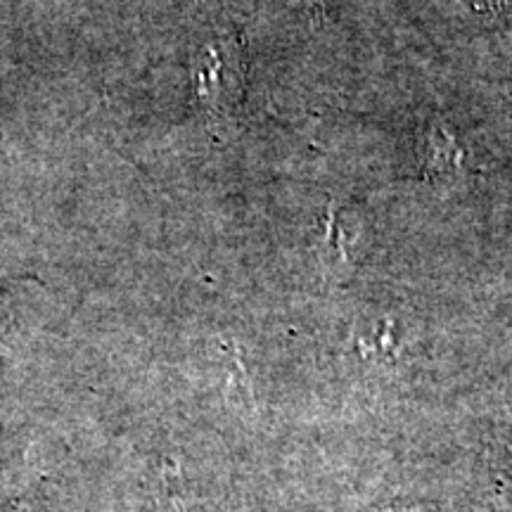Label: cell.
I'll use <instances>...</instances> for the list:
<instances>
[{
  "mask_svg": "<svg viewBox=\"0 0 512 512\" xmlns=\"http://www.w3.org/2000/svg\"><path fill=\"white\" fill-rule=\"evenodd\" d=\"M292 8L306 12V15L320 17L325 12V0H287Z\"/></svg>",
  "mask_w": 512,
  "mask_h": 512,
  "instance_id": "cell-4",
  "label": "cell"
},
{
  "mask_svg": "<svg viewBox=\"0 0 512 512\" xmlns=\"http://www.w3.org/2000/svg\"><path fill=\"white\" fill-rule=\"evenodd\" d=\"M425 164L437 176L453 174L463 164V152H460L458 138L441 121H434L425 133Z\"/></svg>",
  "mask_w": 512,
  "mask_h": 512,
  "instance_id": "cell-2",
  "label": "cell"
},
{
  "mask_svg": "<svg viewBox=\"0 0 512 512\" xmlns=\"http://www.w3.org/2000/svg\"><path fill=\"white\" fill-rule=\"evenodd\" d=\"M446 8L460 12L467 17H498L508 8L510 0H439Z\"/></svg>",
  "mask_w": 512,
  "mask_h": 512,
  "instance_id": "cell-3",
  "label": "cell"
},
{
  "mask_svg": "<svg viewBox=\"0 0 512 512\" xmlns=\"http://www.w3.org/2000/svg\"><path fill=\"white\" fill-rule=\"evenodd\" d=\"M192 93L204 110L228 117L242 105L247 86L245 48L235 34H216L190 60Z\"/></svg>",
  "mask_w": 512,
  "mask_h": 512,
  "instance_id": "cell-1",
  "label": "cell"
},
{
  "mask_svg": "<svg viewBox=\"0 0 512 512\" xmlns=\"http://www.w3.org/2000/svg\"><path fill=\"white\" fill-rule=\"evenodd\" d=\"M3 309H5V292L0 290V318H3Z\"/></svg>",
  "mask_w": 512,
  "mask_h": 512,
  "instance_id": "cell-5",
  "label": "cell"
}]
</instances>
